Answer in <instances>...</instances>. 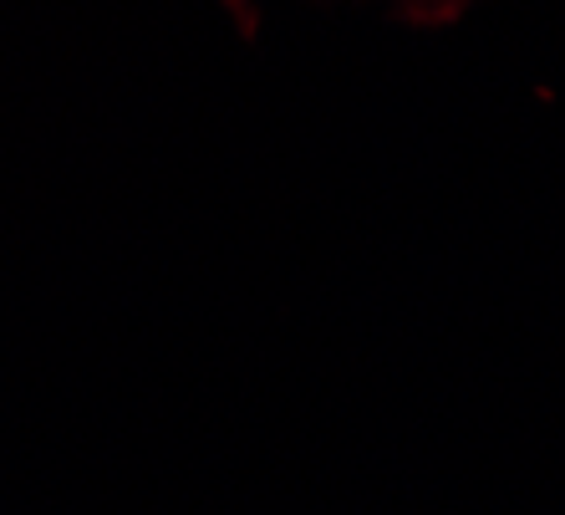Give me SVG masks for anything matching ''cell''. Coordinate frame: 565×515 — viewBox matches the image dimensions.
<instances>
[{
  "label": "cell",
  "instance_id": "6da1fadb",
  "mask_svg": "<svg viewBox=\"0 0 565 515\" xmlns=\"http://www.w3.org/2000/svg\"><path fill=\"white\" fill-rule=\"evenodd\" d=\"M230 6H235V11H245V6H250V0H230Z\"/></svg>",
  "mask_w": 565,
  "mask_h": 515
}]
</instances>
